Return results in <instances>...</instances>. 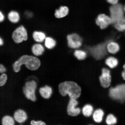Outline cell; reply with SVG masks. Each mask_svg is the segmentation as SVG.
Segmentation results:
<instances>
[{"instance_id":"obj_1","label":"cell","mask_w":125,"mask_h":125,"mask_svg":"<svg viewBox=\"0 0 125 125\" xmlns=\"http://www.w3.org/2000/svg\"><path fill=\"white\" fill-rule=\"evenodd\" d=\"M24 65L28 69L34 71L38 69L41 65V62L38 58L32 55L24 54L12 64L13 71L16 73L19 72L21 67Z\"/></svg>"},{"instance_id":"obj_2","label":"cell","mask_w":125,"mask_h":125,"mask_svg":"<svg viewBox=\"0 0 125 125\" xmlns=\"http://www.w3.org/2000/svg\"><path fill=\"white\" fill-rule=\"evenodd\" d=\"M59 93L62 96L68 95L70 99H77L80 96L82 89L75 82L66 81L59 83L58 85Z\"/></svg>"},{"instance_id":"obj_3","label":"cell","mask_w":125,"mask_h":125,"mask_svg":"<svg viewBox=\"0 0 125 125\" xmlns=\"http://www.w3.org/2000/svg\"><path fill=\"white\" fill-rule=\"evenodd\" d=\"M110 41L87 48L90 55L93 60L98 61L103 64H105V58L108 54L107 46Z\"/></svg>"},{"instance_id":"obj_4","label":"cell","mask_w":125,"mask_h":125,"mask_svg":"<svg viewBox=\"0 0 125 125\" xmlns=\"http://www.w3.org/2000/svg\"><path fill=\"white\" fill-rule=\"evenodd\" d=\"M109 87V96L112 100L120 104L125 102V84H120L115 87Z\"/></svg>"},{"instance_id":"obj_5","label":"cell","mask_w":125,"mask_h":125,"mask_svg":"<svg viewBox=\"0 0 125 125\" xmlns=\"http://www.w3.org/2000/svg\"><path fill=\"white\" fill-rule=\"evenodd\" d=\"M11 37L15 43L19 44L27 41L29 36L27 31L24 26L21 25L16 28L12 32Z\"/></svg>"},{"instance_id":"obj_6","label":"cell","mask_w":125,"mask_h":125,"mask_svg":"<svg viewBox=\"0 0 125 125\" xmlns=\"http://www.w3.org/2000/svg\"><path fill=\"white\" fill-rule=\"evenodd\" d=\"M37 87V83L35 81L32 80L26 82L23 87V92L27 99L33 102L36 101L35 91Z\"/></svg>"},{"instance_id":"obj_7","label":"cell","mask_w":125,"mask_h":125,"mask_svg":"<svg viewBox=\"0 0 125 125\" xmlns=\"http://www.w3.org/2000/svg\"><path fill=\"white\" fill-rule=\"evenodd\" d=\"M109 11L113 24H115L124 16L123 7L120 4L111 5L109 8Z\"/></svg>"},{"instance_id":"obj_8","label":"cell","mask_w":125,"mask_h":125,"mask_svg":"<svg viewBox=\"0 0 125 125\" xmlns=\"http://www.w3.org/2000/svg\"><path fill=\"white\" fill-rule=\"evenodd\" d=\"M67 44L72 49H78L82 46L83 39L78 34L73 33L67 36Z\"/></svg>"},{"instance_id":"obj_9","label":"cell","mask_w":125,"mask_h":125,"mask_svg":"<svg viewBox=\"0 0 125 125\" xmlns=\"http://www.w3.org/2000/svg\"><path fill=\"white\" fill-rule=\"evenodd\" d=\"M99 80L101 85L103 87L107 88L110 87L112 82L110 70L107 68H103Z\"/></svg>"},{"instance_id":"obj_10","label":"cell","mask_w":125,"mask_h":125,"mask_svg":"<svg viewBox=\"0 0 125 125\" xmlns=\"http://www.w3.org/2000/svg\"><path fill=\"white\" fill-rule=\"evenodd\" d=\"M97 25L102 30L107 28L109 25L112 24V21L110 16L104 14H100L98 15L95 20Z\"/></svg>"},{"instance_id":"obj_11","label":"cell","mask_w":125,"mask_h":125,"mask_svg":"<svg viewBox=\"0 0 125 125\" xmlns=\"http://www.w3.org/2000/svg\"><path fill=\"white\" fill-rule=\"evenodd\" d=\"M78 104L76 99H70L67 107V112L68 115L74 116H77L80 113H82L80 108L76 107Z\"/></svg>"},{"instance_id":"obj_12","label":"cell","mask_w":125,"mask_h":125,"mask_svg":"<svg viewBox=\"0 0 125 125\" xmlns=\"http://www.w3.org/2000/svg\"><path fill=\"white\" fill-rule=\"evenodd\" d=\"M14 118L17 122L19 123H22L25 122L27 119V114L22 109H18L14 113Z\"/></svg>"},{"instance_id":"obj_13","label":"cell","mask_w":125,"mask_h":125,"mask_svg":"<svg viewBox=\"0 0 125 125\" xmlns=\"http://www.w3.org/2000/svg\"><path fill=\"white\" fill-rule=\"evenodd\" d=\"M69 12V9L67 6H61L55 10L54 16L57 19H62L67 16Z\"/></svg>"},{"instance_id":"obj_14","label":"cell","mask_w":125,"mask_h":125,"mask_svg":"<svg viewBox=\"0 0 125 125\" xmlns=\"http://www.w3.org/2000/svg\"><path fill=\"white\" fill-rule=\"evenodd\" d=\"M41 96L46 99H48L51 97L52 93V87L47 85L40 87L39 90Z\"/></svg>"},{"instance_id":"obj_15","label":"cell","mask_w":125,"mask_h":125,"mask_svg":"<svg viewBox=\"0 0 125 125\" xmlns=\"http://www.w3.org/2000/svg\"><path fill=\"white\" fill-rule=\"evenodd\" d=\"M31 51L34 55L39 56L42 55L45 52V49L41 44L35 43L32 46Z\"/></svg>"},{"instance_id":"obj_16","label":"cell","mask_w":125,"mask_h":125,"mask_svg":"<svg viewBox=\"0 0 125 125\" xmlns=\"http://www.w3.org/2000/svg\"><path fill=\"white\" fill-rule=\"evenodd\" d=\"M107 49L109 53L115 54L119 51L120 47L119 45L116 42L110 41L107 44Z\"/></svg>"},{"instance_id":"obj_17","label":"cell","mask_w":125,"mask_h":125,"mask_svg":"<svg viewBox=\"0 0 125 125\" xmlns=\"http://www.w3.org/2000/svg\"><path fill=\"white\" fill-rule=\"evenodd\" d=\"M7 16L9 21L12 23H18L20 20V14L16 10L10 11L7 14Z\"/></svg>"},{"instance_id":"obj_18","label":"cell","mask_w":125,"mask_h":125,"mask_svg":"<svg viewBox=\"0 0 125 125\" xmlns=\"http://www.w3.org/2000/svg\"><path fill=\"white\" fill-rule=\"evenodd\" d=\"M45 33L40 31H35L32 34V37L34 41L38 43L43 42L46 38Z\"/></svg>"},{"instance_id":"obj_19","label":"cell","mask_w":125,"mask_h":125,"mask_svg":"<svg viewBox=\"0 0 125 125\" xmlns=\"http://www.w3.org/2000/svg\"><path fill=\"white\" fill-rule=\"evenodd\" d=\"M104 115V111L101 109H98L94 111L92 116L95 122L99 123L102 121Z\"/></svg>"},{"instance_id":"obj_20","label":"cell","mask_w":125,"mask_h":125,"mask_svg":"<svg viewBox=\"0 0 125 125\" xmlns=\"http://www.w3.org/2000/svg\"><path fill=\"white\" fill-rule=\"evenodd\" d=\"M105 63L111 69L115 68L118 65V61L116 58L113 56H109L106 58Z\"/></svg>"},{"instance_id":"obj_21","label":"cell","mask_w":125,"mask_h":125,"mask_svg":"<svg viewBox=\"0 0 125 125\" xmlns=\"http://www.w3.org/2000/svg\"><path fill=\"white\" fill-rule=\"evenodd\" d=\"M57 45V42L52 37H47L45 40L44 46L48 49H53Z\"/></svg>"},{"instance_id":"obj_22","label":"cell","mask_w":125,"mask_h":125,"mask_svg":"<svg viewBox=\"0 0 125 125\" xmlns=\"http://www.w3.org/2000/svg\"><path fill=\"white\" fill-rule=\"evenodd\" d=\"M82 111L84 116L90 117L93 115L94 112L93 106L90 104H86L83 108Z\"/></svg>"},{"instance_id":"obj_23","label":"cell","mask_w":125,"mask_h":125,"mask_svg":"<svg viewBox=\"0 0 125 125\" xmlns=\"http://www.w3.org/2000/svg\"><path fill=\"white\" fill-rule=\"evenodd\" d=\"M114 26L117 30L123 32L125 30V17L124 16L114 24Z\"/></svg>"},{"instance_id":"obj_24","label":"cell","mask_w":125,"mask_h":125,"mask_svg":"<svg viewBox=\"0 0 125 125\" xmlns=\"http://www.w3.org/2000/svg\"><path fill=\"white\" fill-rule=\"evenodd\" d=\"M74 56L78 60L80 61L85 60L87 57L86 52L85 51L80 50H76L74 51Z\"/></svg>"},{"instance_id":"obj_25","label":"cell","mask_w":125,"mask_h":125,"mask_svg":"<svg viewBox=\"0 0 125 125\" xmlns=\"http://www.w3.org/2000/svg\"><path fill=\"white\" fill-rule=\"evenodd\" d=\"M1 123L2 125H14L15 124L13 118L11 116L8 115L3 117Z\"/></svg>"},{"instance_id":"obj_26","label":"cell","mask_w":125,"mask_h":125,"mask_svg":"<svg viewBox=\"0 0 125 125\" xmlns=\"http://www.w3.org/2000/svg\"><path fill=\"white\" fill-rule=\"evenodd\" d=\"M106 122L107 125H115L117 123V119L113 114H109L106 118Z\"/></svg>"},{"instance_id":"obj_27","label":"cell","mask_w":125,"mask_h":125,"mask_svg":"<svg viewBox=\"0 0 125 125\" xmlns=\"http://www.w3.org/2000/svg\"><path fill=\"white\" fill-rule=\"evenodd\" d=\"M7 80V75L3 73L0 76V86H4L6 83Z\"/></svg>"},{"instance_id":"obj_28","label":"cell","mask_w":125,"mask_h":125,"mask_svg":"<svg viewBox=\"0 0 125 125\" xmlns=\"http://www.w3.org/2000/svg\"><path fill=\"white\" fill-rule=\"evenodd\" d=\"M31 125H46V124L44 122L41 121H35L34 120H32L31 122Z\"/></svg>"},{"instance_id":"obj_29","label":"cell","mask_w":125,"mask_h":125,"mask_svg":"<svg viewBox=\"0 0 125 125\" xmlns=\"http://www.w3.org/2000/svg\"><path fill=\"white\" fill-rule=\"evenodd\" d=\"M6 71H7V69L2 64H0V73L1 74H3L6 72Z\"/></svg>"},{"instance_id":"obj_30","label":"cell","mask_w":125,"mask_h":125,"mask_svg":"<svg viewBox=\"0 0 125 125\" xmlns=\"http://www.w3.org/2000/svg\"><path fill=\"white\" fill-rule=\"evenodd\" d=\"M107 2L111 5L118 3L119 0H107Z\"/></svg>"},{"instance_id":"obj_31","label":"cell","mask_w":125,"mask_h":125,"mask_svg":"<svg viewBox=\"0 0 125 125\" xmlns=\"http://www.w3.org/2000/svg\"><path fill=\"white\" fill-rule=\"evenodd\" d=\"M4 14L3 12L0 11V22H3L5 20Z\"/></svg>"},{"instance_id":"obj_32","label":"cell","mask_w":125,"mask_h":125,"mask_svg":"<svg viewBox=\"0 0 125 125\" xmlns=\"http://www.w3.org/2000/svg\"><path fill=\"white\" fill-rule=\"evenodd\" d=\"M123 70L122 72L121 76L122 77L123 79L125 81V63L123 66Z\"/></svg>"},{"instance_id":"obj_33","label":"cell","mask_w":125,"mask_h":125,"mask_svg":"<svg viewBox=\"0 0 125 125\" xmlns=\"http://www.w3.org/2000/svg\"><path fill=\"white\" fill-rule=\"evenodd\" d=\"M4 43V41L3 39L1 37H0V46H3Z\"/></svg>"},{"instance_id":"obj_34","label":"cell","mask_w":125,"mask_h":125,"mask_svg":"<svg viewBox=\"0 0 125 125\" xmlns=\"http://www.w3.org/2000/svg\"><path fill=\"white\" fill-rule=\"evenodd\" d=\"M123 9H124V11L125 12V4L124 6H123Z\"/></svg>"}]
</instances>
